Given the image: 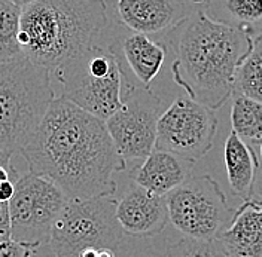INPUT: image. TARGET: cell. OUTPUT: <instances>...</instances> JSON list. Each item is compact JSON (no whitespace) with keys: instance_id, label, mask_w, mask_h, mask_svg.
Here are the masks:
<instances>
[{"instance_id":"obj_2","label":"cell","mask_w":262,"mask_h":257,"mask_svg":"<svg viewBox=\"0 0 262 257\" xmlns=\"http://www.w3.org/2000/svg\"><path fill=\"white\" fill-rule=\"evenodd\" d=\"M249 26L232 27L195 9L167 33L171 75L189 98L221 109L235 92V73L253 45Z\"/></svg>"},{"instance_id":"obj_22","label":"cell","mask_w":262,"mask_h":257,"mask_svg":"<svg viewBox=\"0 0 262 257\" xmlns=\"http://www.w3.org/2000/svg\"><path fill=\"white\" fill-rule=\"evenodd\" d=\"M33 253V250L11 238L0 242V257H32Z\"/></svg>"},{"instance_id":"obj_3","label":"cell","mask_w":262,"mask_h":257,"mask_svg":"<svg viewBox=\"0 0 262 257\" xmlns=\"http://www.w3.org/2000/svg\"><path fill=\"white\" fill-rule=\"evenodd\" d=\"M106 9L104 0H37L23 8V55L52 75L93 46L107 26Z\"/></svg>"},{"instance_id":"obj_27","label":"cell","mask_w":262,"mask_h":257,"mask_svg":"<svg viewBox=\"0 0 262 257\" xmlns=\"http://www.w3.org/2000/svg\"><path fill=\"white\" fill-rule=\"evenodd\" d=\"M9 2H12L14 5L19 6V8H26V6L32 5L34 2H37V0H9Z\"/></svg>"},{"instance_id":"obj_17","label":"cell","mask_w":262,"mask_h":257,"mask_svg":"<svg viewBox=\"0 0 262 257\" xmlns=\"http://www.w3.org/2000/svg\"><path fill=\"white\" fill-rule=\"evenodd\" d=\"M232 131L249 146L259 147L262 142V103L234 94L231 106Z\"/></svg>"},{"instance_id":"obj_8","label":"cell","mask_w":262,"mask_h":257,"mask_svg":"<svg viewBox=\"0 0 262 257\" xmlns=\"http://www.w3.org/2000/svg\"><path fill=\"white\" fill-rule=\"evenodd\" d=\"M67 201L64 192L47 177L33 173L18 177L9 201L11 240L33 251L49 244Z\"/></svg>"},{"instance_id":"obj_4","label":"cell","mask_w":262,"mask_h":257,"mask_svg":"<svg viewBox=\"0 0 262 257\" xmlns=\"http://www.w3.org/2000/svg\"><path fill=\"white\" fill-rule=\"evenodd\" d=\"M51 72L18 57L0 63V149L21 152L55 98Z\"/></svg>"},{"instance_id":"obj_24","label":"cell","mask_w":262,"mask_h":257,"mask_svg":"<svg viewBox=\"0 0 262 257\" xmlns=\"http://www.w3.org/2000/svg\"><path fill=\"white\" fill-rule=\"evenodd\" d=\"M15 192V181L8 180L0 183V202H9Z\"/></svg>"},{"instance_id":"obj_16","label":"cell","mask_w":262,"mask_h":257,"mask_svg":"<svg viewBox=\"0 0 262 257\" xmlns=\"http://www.w3.org/2000/svg\"><path fill=\"white\" fill-rule=\"evenodd\" d=\"M122 52L140 85L150 88V83L157 78L165 61L167 46L152 40L147 34L134 33L124 40Z\"/></svg>"},{"instance_id":"obj_6","label":"cell","mask_w":262,"mask_h":257,"mask_svg":"<svg viewBox=\"0 0 262 257\" xmlns=\"http://www.w3.org/2000/svg\"><path fill=\"white\" fill-rule=\"evenodd\" d=\"M112 196L67 201L52 229L51 247L57 257H81L85 250H115L122 240Z\"/></svg>"},{"instance_id":"obj_28","label":"cell","mask_w":262,"mask_h":257,"mask_svg":"<svg viewBox=\"0 0 262 257\" xmlns=\"http://www.w3.org/2000/svg\"><path fill=\"white\" fill-rule=\"evenodd\" d=\"M188 3H195V5H201V3H206L207 0H185Z\"/></svg>"},{"instance_id":"obj_1","label":"cell","mask_w":262,"mask_h":257,"mask_svg":"<svg viewBox=\"0 0 262 257\" xmlns=\"http://www.w3.org/2000/svg\"><path fill=\"white\" fill-rule=\"evenodd\" d=\"M21 155L30 173L54 181L69 201L115 195L114 176L127 165L106 121L61 96L54 98Z\"/></svg>"},{"instance_id":"obj_13","label":"cell","mask_w":262,"mask_h":257,"mask_svg":"<svg viewBox=\"0 0 262 257\" xmlns=\"http://www.w3.org/2000/svg\"><path fill=\"white\" fill-rule=\"evenodd\" d=\"M231 257H262V201L247 198L216 238Z\"/></svg>"},{"instance_id":"obj_20","label":"cell","mask_w":262,"mask_h":257,"mask_svg":"<svg viewBox=\"0 0 262 257\" xmlns=\"http://www.w3.org/2000/svg\"><path fill=\"white\" fill-rule=\"evenodd\" d=\"M165 257H231L221 245V242L214 240H192L185 238L173 245Z\"/></svg>"},{"instance_id":"obj_23","label":"cell","mask_w":262,"mask_h":257,"mask_svg":"<svg viewBox=\"0 0 262 257\" xmlns=\"http://www.w3.org/2000/svg\"><path fill=\"white\" fill-rule=\"evenodd\" d=\"M11 238L9 202H0V242Z\"/></svg>"},{"instance_id":"obj_19","label":"cell","mask_w":262,"mask_h":257,"mask_svg":"<svg viewBox=\"0 0 262 257\" xmlns=\"http://www.w3.org/2000/svg\"><path fill=\"white\" fill-rule=\"evenodd\" d=\"M23 8L9 0H0V63L23 57L19 45Z\"/></svg>"},{"instance_id":"obj_21","label":"cell","mask_w":262,"mask_h":257,"mask_svg":"<svg viewBox=\"0 0 262 257\" xmlns=\"http://www.w3.org/2000/svg\"><path fill=\"white\" fill-rule=\"evenodd\" d=\"M224 6L229 15L245 26L262 19V0H225Z\"/></svg>"},{"instance_id":"obj_29","label":"cell","mask_w":262,"mask_h":257,"mask_svg":"<svg viewBox=\"0 0 262 257\" xmlns=\"http://www.w3.org/2000/svg\"><path fill=\"white\" fill-rule=\"evenodd\" d=\"M259 158H261V163H262V142H261V145H259Z\"/></svg>"},{"instance_id":"obj_11","label":"cell","mask_w":262,"mask_h":257,"mask_svg":"<svg viewBox=\"0 0 262 257\" xmlns=\"http://www.w3.org/2000/svg\"><path fill=\"white\" fill-rule=\"evenodd\" d=\"M116 220L130 237H155L170 222L165 198L133 183L116 202Z\"/></svg>"},{"instance_id":"obj_18","label":"cell","mask_w":262,"mask_h":257,"mask_svg":"<svg viewBox=\"0 0 262 257\" xmlns=\"http://www.w3.org/2000/svg\"><path fill=\"white\" fill-rule=\"evenodd\" d=\"M262 103V36L253 39L252 49L235 73V92Z\"/></svg>"},{"instance_id":"obj_15","label":"cell","mask_w":262,"mask_h":257,"mask_svg":"<svg viewBox=\"0 0 262 257\" xmlns=\"http://www.w3.org/2000/svg\"><path fill=\"white\" fill-rule=\"evenodd\" d=\"M224 161L232 192L246 199L250 198L256 170L259 167L253 147L243 142L234 131H231L224 146Z\"/></svg>"},{"instance_id":"obj_25","label":"cell","mask_w":262,"mask_h":257,"mask_svg":"<svg viewBox=\"0 0 262 257\" xmlns=\"http://www.w3.org/2000/svg\"><path fill=\"white\" fill-rule=\"evenodd\" d=\"M250 198H256L262 201V163L259 162V167L256 170V177H255V183L252 188V195Z\"/></svg>"},{"instance_id":"obj_10","label":"cell","mask_w":262,"mask_h":257,"mask_svg":"<svg viewBox=\"0 0 262 257\" xmlns=\"http://www.w3.org/2000/svg\"><path fill=\"white\" fill-rule=\"evenodd\" d=\"M161 100L150 88L127 82L122 106L106 121L116 152L127 162L145 159L155 150Z\"/></svg>"},{"instance_id":"obj_14","label":"cell","mask_w":262,"mask_h":257,"mask_svg":"<svg viewBox=\"0 0 262 257\" xmlns=\"http://www.w3.org/2000/svg\"><path fill=\"white\" fill-rule=\"evenodd\" d=\"M194 162L165 150H154L133 168L131 180L158 196H165L191 177Z\"/></svg>"},{"instance_id":"obj_7","label":"cell","mask_w":262,"mask_h":257,"mask_svg":"<svg viewBox=\"0 0 262 257\" xmlns=\"http://www.w3.org/2000/svg\"><path fill=\"white\" fill-rule=\"evenodd\" d=\"M170 223L192 240H214L234 216L227 196L209 174L191 176L165 195Z\"/></svg>"},{"instance_id":"obj_5","label":"cell","mask_w":262,"mask_h":257,"mask_svg":"<svg viewBox=\"0 0 262 257\" xmlns=\"http://www.w3.org/2000/svg\"><path fill=\"white\" fill-rule=\"evenodd\" d=\"M52 75L61 83V97L103 121L122 106L125 75L111 49L93 45Z\"/></svg>"},{"instance_id":"obj_9","label":"cell","mask_w":262,"mask_h":257,"mask_svg":"<svg viewBox=\"0 0 262 257\" xmlns=\"http://www.w3.org/2000/svg\"><path fill=\"white\" fill-rule=\"evenodd\" d=\"M216 132L214 110L189 97H178L158 119L155 150H165L195 163L210 152Z\"/></svg>"},{"instance_id":"obj_30","label":"cell","mask_w":262,"mask_h":257,"mask_svg":"<svg viewBox=\"0 0 262 257\" xmlns=\"http://www.w3.org/2000/svg\"><path fill=\"white\" fill-rule=\"evenodd\" d=\"M259 34H261V36H262V30H261V33H259Z\"/></svg>"},{"instance_id":"obj_26","label":"cell","mask_w":262,"mask_h":257,"mask_svg":"<svg viewBox=\"0 0 262 257\" xmlns=\"http://www.w3.org/2000/svg\"><path fill=\"white\" fill-rule=\"evenodd\" d=\"M12 155H14V153H11V152H8V150L0 149V167H11Z\"/></svg>"},{"instance_id":"obj_12","label":"cell","mask_w":262,"mask_h":257,"mask_svg":"<svg viewBox=\"0 0 262 257\" xmlns=\"http://www.w3.org/2000/svg\"><path fill=\"white\" fill-rule=\"evenodd\" d=\"M185 0H118L119 21L130 30L142 34L171 30L189 12Z\"/></svg>"}]
</instances>
